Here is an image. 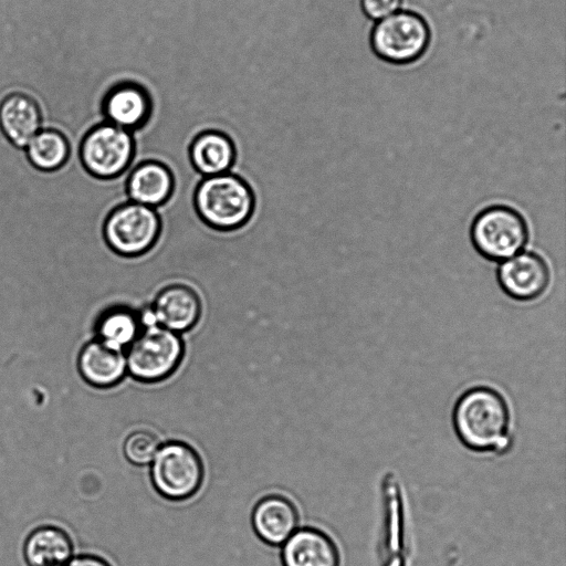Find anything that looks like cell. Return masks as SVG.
Returning <instances> with one entry per match:
<instances>
[{
  "label": "cell",
  "instance_id": "5bb4252c",
  "mask_svg": "<svg viewBox=\"0 0 566 566\" xmlns=\"http://www.w3.org/2000/svg\"><path fill=\"white\" fill-rule=\"evenodd\" d=\"M42 128L41 108L31 96L14 92L0 102V132L13 147L24 149Z\"/></svg>",
  "mask_w": 566,
  "mask_h": 566
},
{
  "label": "cell",
  "instance_id": "e0dca14e",
  "mask_svg": "<svg viewBox=\"0 0 566 566\" xmlns=\"http://www.w3.org/2000/svg\"><path fill=\"white\" fill-rule=\"evenodd\" d=\"M188 159L201 177L216 176L231 171L237 160V147L227 133L205 129L190 140Z\"/></svg>",
  "mask_w": 566,
  "mask_h": 566
},
{
  "label": "cell",
  "instance_id": "8fae6325",
  "mask_svg": "<svg viewBox=\"0 0 566 566\" xmlns=\"http://www.w3.org/2000/svg\"><path fill=\"white\" fill-rule=\"evenodd\" d=\"M99 108L104 122L135 134L148 124L153 103L147 90L126 81L105 92Z\"/></svg>",
  "mask_w": 566,
  "mask_h": 566
},
{
  "label": "cell",
  "instance_id": "ffe728a7",
  "mask_svg": "<svg viewBox=\"0 0 566 566\" xmlns=\"http://www.w3.org/2000/svg\"><path fill=\"white\" fill-rule=\"evenodd\" d=\"M31 166L42 172L62 169L71 156L69 137L53 127H43L23 149Z\"/></svg>",
  "mask_w": 566,
  "mask_h": 566
},
{
  "label": "cell",
  "instance_id": "6da1fadb",
  "mask_svg": "<svg viewBox=\"0 0 566 566\" xmlns=\"http://www.w3.org/2000/svg\"><path fill=\"white\" fill-rule=\"evenodd\" d=\"M452 420L458 438L472 451H502L509 444L510 408L494 388L465 390L454 405Z\"/></svg>",
  "mask_w": 566,
  "mask_h": 566
},
{
  "label": "cell",
  "instance_id": "8992f818",
  "mask_svg": "<svg viewBox=\"0 0 566 566\" xmlns=\"http://www.w3.org/2000/svg\"><path fill=\"white\" fill-rule=\"evenodd\" d=\"M185 355L182 335L155 325L144 327L125 350L127 374L153 384L172 375Z\"/></svg>",
  "mask_w": 566,
  "mask_h": 566
},
{
  "label": "cell",
  "instance_id": "ac0fdd59",
  "mask_svg": "<svg viewBox=\"0 0 566 566\" xmlns=\"http://www.w3.org/2000/svg\"><path fill=\"white\" fill-rule=\"evenodd\" d=\"M22 552L28 566H65L75 555L69 533L50 524L32 530L24 539Z\"/></svg>",
  "mask_w": 566,
  "mask_h": 566
},
{
  "label": "cell",
  "instance_id": "44dd1931",
  "mask_svg": "<svg viewBox=\"0 0 566 566\" xmlns=\"http://www.w3.org/2000/svg\"><path fill=\"white\" fill-rule=\"evenodd\" d=\"M160 444L154 432L147 429H137L125 438L123 453L130 463L147 465L151 463Z\"/></svg>",
  "mask_w": 566,
  "mask_h": 566
},
{
  "label": "cell",
  "instance_id": "ba28073f",
  "mask_svg": "<svg viewBox=\"0 0 566 566\" xmlns=\"http://www.w3.org/2000/svg\"><path fill=\"white\" fill-rule=\"evenodd\" d=\"M470 237L474 249L490 261H504L517 254L528 240L523 216L505 205H493L473 219Z\"/></svg>",
  "mask_w": 566,
  "mask_h": 566
},
{
  "label": "cell",
  "instance_id": "603a6c76",
  "mask_svg": "<svg viewBox=\"0 0 566 566\" xmlns=\"http://www.w3.org/2000/svg\"><path fill=\"white\" fill-rule=\"evenodd\" d=\"M65 566H112L105 558L94 554L74 555Z\"/></svg>",
  "mask_w": 566,
  "mask_h": 566
},
{
  "label": "cell",
  "instance_id": "3957f363",
  "mask_svg": "<svg viewBox=\"0 0 566 566\" xmlns=\"http://www.w3.org/2000/svg\"><path fill=\"white\" fill-rule=\"evenodd\" d=\"M163 219L157 209L125 201L114 207L102 224V235L107 248L126 259L139 258L158 243Z\"/></svg>",
  "mask_w": 566,
  "mask_h": 566
},
{
  "label": "cell",
  "instance_id": "9a60e30c",
  "mask_svg": "<svg viewBox=\"0 0 566 566\" xmlns=\"http://www.w3.org/2000/svg\"><path fill=\"white\" fill-rule=\"evenodd\" d=\"M251 522L258 537L273 546L282 545L298 527L294 503L281 494L260 499L252 510Z\"/></svg>",
  "mask_w": 566,
  "mask_h": 566
},
{
  "label": "cell",
  "instance_id": "7402d4cb",
  "mask_svg": "<svg viewBox=\"0 0 566 566\" xmlns=\"http://www.w3.org/2000/svg\"><path fill=\"white\" fill-rule=\"evenodd\" d=\"M360 9L371 21H379L401 9L402 0H360Z\"/></svg>",
  "mask_w": 566,
  "mask_h": 566
},
{
  "label": "cell",
  "instance_id": "7c38bea8",
  "mask_svg": "<svg viewBox=\"0 0 566 566\" xmlns=\"http://www.w3.org/2000/svg\"><path fill=\"white\" fill-rule=\"evenodd\" d=\"M176 189L171 168L158 159H145L135 165L125 181L127 200L157 209L166 205Z\"/></svg>",
  "mask_w": 566,
  "mask_h": 566
},
{
  "label": "cell",
  "instance_id": "9c48e42d",
  "mask_svg": "<svg viewBox=\"0 0 566 566\" xmlns=\"http://www.w3.org/2000/svg\"><path fill=\"white\" fill-rule=\"evenodd\" d=\"M502 291L511 298L528 302L539 297L551 280L549 269L542 256L521 252L504 260L496 270Z\"/></svg>",
  "mask_w": 566,
  "mask_h": 566
},
{
  "label": "cell",
  "instance_id": "277c9868",
  "mask_svg": "<svg viewBox=\"0 0 566 566\" xmlns=\"http://www.w3.org/2000/svg\"><path fill=\"white\" fill-rule=\"evenodd\" d=\"M430 41L427 20L420 13L405 9L376 21L369 35L375 55L394 65L418 61L427 52Z\"/></svg>",
  "mask_w": 566,
  "mask_h": 566
},
{
  "label": "cell",
  "instance_id": "7a4b0ae2",
  "mask_svg": "<svg viewBox=\"0 0 566 566\" xmlns=\"http://www.w3.org/2000/svg\"><path fill=\"white\" fill-rule=\"evenodd\" d=\"M192 205L205 226L218 232H232L249 223L256 197L243 177L228 171L201 177L192 193Z\"/></svg>",
  "mask_w": 566,
  "mask_h": 566
},
{
  "label": "cell",
  "instance_id": "2e32d148",
  "mask_svg": "<svg viewBox=\"0 0 566 566\" xmlns=\"http://www.w3.org/2000/svg\"><path fill=\"white\" fill-rule=\"evenodd\" d=\"M76 365L84 381L99 389L116 386L127 374L125 352L112 348L96 338L83 345Z\"/></svg>",
  "mask_w": 566,
  "mask_h": 566
},
{
  "label": "cell",
  "instance_id": "52a82bcc",
  "mask_svg": "<svg viewBox=\"0 0 566 566\" xmlns=\"http://www.w3.org/2000/svg\"><path fill=\"white\" fill-rule=\"evenodd\" d=\"M149 465L155 490L170 501L193 496L205 476L201 457L193 447L180 440L161 443Z\"/></svg>",
  "mask_w": 566,
  "mask_h": 566
},
{
  "label": "cell",
  "instance_id": "5b68a950",
  "mask_svg": "<svg viewBox=\"0 0 566 566\" xmlns=\"http://www.w3.org/2000/svg\"><path fill=\"white\" fill-rule=\"evenodd\" d=\"M136 155L134 133L102 120L91 126L78 146L85 171L98 180H113L125 174Z\"/></svg>",
  "mask_w": 566,
  "mask_h": 566
},
{
  "label": "cell",
  "instance_id": "30bf717a",
  "mask_svg": "<svg viewBox=\"0 0 566 566\" xmlns=\"http://www.w3.org/2000/svg\"><path fill=\"white\" fill-rule=\"evenodd\" d=\"M149 305L156 324L182 335L192 329L202 315V301L198 292L185 283L163 286Z\"/></svg>",
  "mask_w": 566,
  "mask_h": 566
},
{
  "label": "cell",
  "instance_id": "d6986e66",
  "mask_svg": "<svg viewBox=\"0 0 566 566\" xmlns=\"http://www.w3.org/2000/svg\"><path fill=\"white\" fill-rule=\"evenodd\" d=\"M138 308L127 304H112L104 308L94 322V338L125 352L142 332Z\"/></svg>",
  "mask_w": 566,
  "mask_h": 566
},
{
  "label": "cell",
  "instance_id": "4fadbf2b",
  "mask_svg": "<svg viewBox=\"0 0 566 566\" xmlns=\"http://www.w3.org/2000/svg\"><path fill=\"white\" fill-rule=\"evenodd\" d=\"M282 566H340L337 545L316 527H297L282 544Z\"/></svg>",
  "mask_w": 566,
  "mask_h": 566
}]
</instances>
